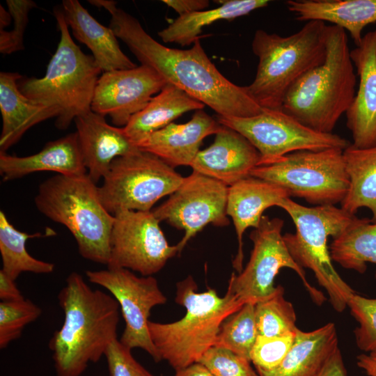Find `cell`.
Instances as JSON below:
<instances>
[{"mask_svg":"<svg viewBox=\"0 0 376 376\" xmlns=\"http://www.w3.org/2000/svg\"><path fill=\"white\" fill-rule=\"evenodd\" d=\"M194 278L176 284L175 301L186 308L185 315L171 323L149 321L150 338L162 360L175 370L198 362L214 346L224 321L244 304L228 289L221 297L212 288L197 292Z\"/></svg>","mask_w":376,"mask_h":376,"instance_id":"277c9868","label":"cell"},{"mask_svg":"<svg viewBox=\"0 0 376 376\" xmlns=\"http://www.w3.org/2000/svg\"><path fill=\"white\" fill-rule=\"evenodd\" d=\"M318 376H347L339 347L329 358Z\"/></svg>","mask_w":376,"mask_h":376,"instance_id":"b9f144b4","label":"cell"},{"mask_svg":"<svg viewBox=\"0 0 376 376\" xmlns=\"http://www.w3.org/2000/svg\"><path fill=\"white\" fill-rule=\"evenodd\" d=\"M51 230L43 235L36 233L27 234L16 229L7 219L5 213L0 211V253L2 260L1 270L13 280L23 272L46 274L52 273L54 263L35 258L26 250V241L31 238L52 236Z\"/></svg>","mask_w":376,"mask_h":376,"instance_id":"4dcf8cb0","label":"cell"},{"mask_svg":"<svg viewBox=\"0 0 376 376\" xmlns=\"http://www.w3.org/2000/svg\"><path fill=\"white\" fill-rule=\"evenodd\" d=\"M222 125L203 109L196 110L186 123H171L136 144L139 150L152 153L173 168L190 166L203 140L216 134Z\"/></svg>","mask_w":376,"mask_h":376,"instance_id":"44dd1931","label":"cell"},{"mask_svg":"<svg viewBox=\"0 0 376 376\" xmlns=\"http://www.w3.org/2000/svg\"><path fill=\"white\" fill-rule=\"evenodd\" d=\"M15 281L0 270V299L1 301H12L24 299Z\"/></svg>","mask_w":376,"mask_h":376,"instance_id":"60d3db41","label":"cell"},{"mask_svg":"<svg viewBox=\"0 0 376 376\" xmlns=\"http://www.w3.org/2000/svg\"><path fill=\"white\" fill-rule=\"evenodd\" d=\"M350 57L359 78L354 100L346 111L352 145L359 148L376 146V29L363 36Z\"/></svg>","mask_w":376,"mask_h":376,"instance_id":"e0dca14e","label":"cell"},{"mask_svg":"<svg viewBox=\"0 0 376 376\" xmlns=\"http://www.w3.org/2000/svg\"><path fill=\"white\" fill-rule=\"evenodd\" d=\"M283 225L280 218L263 216L249 236L253 244L250 259L237 276L232 273L228 289L243 303L256 304L273 295L275 277L281 269L287 267L299 275L312 300L321 305L326 298L308 282L304 269L289 253L282 235Z\"/></svg>","mask_w":376,"mask_h":376,"instance_id":"8fae6325","label":"cell"},{"mask_svg":"<svg viewBox=\"0 0 376 376\" xmlns=\"http://www.w3.org/2000/svg\"><path fill=\"white\" fill-rule=\"evenodd\" d=\"M295 334L296 332L276 337L258 336L250 354V361L256 371H269L278 366L292 346Z\"/></svg>","mask_w":376,"mask_h":376,"instance_id":"8d00e7d4","label":"cell"},{"mask_svg":"<svg viewBox=\"0 0 376 376\" xmlns=\"http://www.w3.org/2000/svg\"><path fill=\"white\" fill-rule=\"evenodd\" d=\"M357 366L368 376H376V352L361 354L357 357Z\"/></svg>","mask_w":376,"mask_h":376,"instance_id":"7bdbcfd3","label":"cell"},{"mask_svg":"<svg viewBox=\"0 0 376 376\" xmlns=\"http://www.w3.org/2000/svg\"><path fill=\"white\" fill-rule=\"evenodd\" d=\"M205 106L182 90L167 83L148 105L134 114L123 128L127 136L136 145L152 133L173 123L183 113L203 109Z\"/></svg>","mask_w":376,"mask_h":376,"instance_id":"4316f807","label":"cell"},{"mask_svg":"<svg viewBox=\"0 0 376 376\" xmlns=\"http://www.w3.org/2000/svg\"><path fill=\"white\" fill-rule=\"evenodd\" d=\"M166 84L155 70L146 65L104 72L97 81L91 111L109 116L115 126L124 127Z\"/></svg>","mask_w":376,"mask_h":376,"instance_id":"2e32d148","label":"cell"},{"mask_svg":"<svg viewBox=\"0 0 376 376\" xmlns=\"http://www.w3.org/2000/svg\"><path fill=\"white\" fill-rule=\"evenodd\" d=\"M260 161V153L243 135L222 125L213 143L198 152L190 166L230 187L250 176Z\"/></svg>","mask_w":376,"mask_h":376,"instance_id":"ac0fdd59","label":"cell"},{"mask_svg":"<svg viewBox=\"0 0 376 376\" xmlns=\"http://www.w3.org/2000/svg\"><path fill=\"white\" fill-rule=\"evenodd\" d=\"M343 153L350 187L340 207L352 214L366 207L376 223V146L359 148L351 143Z\"/></svg>","mask_w":376,"mask_h":376,"instance_id":"83f0119b","label":"cell"},{"mask_svg":"<svg viewBox=\"0 0 376 376\" xmlns=\"http://www.w3.org/2000/svg\"><path fill=\"white\" fill-rule=\"evenodd\" d=\"M285 5L297 20L329 22L348 31L356 46L363 29L376 22V0H288Z\"/></svg>","mask_w":376,"mask_h":376,"instance_id":"d4e9b609","label":"cell"},{"mask_svg":"<svg viewBox=\"0 0 376 376\" xmlns=\"http://www.w3.org/2000/svg\"><path fill=\"white\" fill-rule=\"evenodd\" d=\"M74 121L87 174L95 184L104 178L115 159L139 150L123 127L109 125L104 116L91 110Z\"/></svg>","mask_w":376,"mask_h":376,"instance_id":"d6986e66","label":"cell"},{"mask_svg":"<svg viewBox=\"0 0 376 376\" xmlns=\"http://www.w3.org/2000/svg\"><path fill=\"white\" fill-rule=\"evenodd\" d=\"M258 336H283L295 333L296 313L292 304L284 297V288L276 287L272 296L255 304Z\"/></svg>","mask_w":376,"mask_h":376,"instance_id":"1f68e13d","label":"cell"},{"mask_svg":"<svg viewBox=\"0 0 376 376\" xmlns=\"http://www.w3.org/2000/svg\"><path fill=\"white\" fill-rule=\"evenodd\" d=\"M111 15L109 27L142 65L155 70L166 81L207 105L218 116L246 118L263 109L249 96L245 86L226 78L210 61L200 40L192 47H166L152 38L139 20L111 0H90Z\"/></svg>","mask_w":376,"mask_h":376,"instance_id":"6da1fadb","label":"cell"},{"mask_svg":"<svg viewBox=\"0 0 376 376\" xmlns=\"http://www.w3.org/2000/svg\"><path fill=\"white\" fill-rule=\"evenodd\" d=\"M6 4L14 21V27L11 31L0 30V52L10 54L24 49L23 37L29 21V13L37 5L31 0H7Z\"/></svg>","mask_w":376,"mask_h":376,"instance_id":"74e56055","label":"cell"},{"mask_svg":"<svg viewBox=\"0 0 376 376\" xmlns=\"http://www.w3.org/2000/svg\"><path fill=\"white\" fill-rule=\"evenodd\" d=\"M86 275L91 283L106 289L118 301L125 321L120 342L131 350L141 348L155 362L161 361L148 331L151 309L167 301L157 281L152 276H137L125 268L88 270Z\"/></svg>","mask_w":376,"mask_h":376,"instance_id":"4fadbf2b","label":"cell"},{"mask_svg":"<svg viewBox=\"0 0 376 376\" xmlns=\"http://www.w3.org/2000/svg\"><path fill=\"white\" fill-rule=\"evenodd\" d=\"M61 8L72 34L89 48L102 72L137 66L121 50L112 29L98 22L79 1L63 0Z\"/></svg>","mask_w":376,"mask_h":376,"instance_id":"603a6c76","label":"cell"},{"mask_svg":"<svg viewBox=\"0 0 376 376\" xmlns=\"http://www.w3.org/2000/svg\"><path fill=\"white\" fill-rule=\"evenodd\" d=\"M279 207L290 215L296 228L295 233L283 235L291 256L301 267L313 271L319 285L327 291L332 307L343 312L355 292L335 269L327 242L329 237L339 236L355 214L335 205L306 207L290 198L285 199Z\"/></svg>","mask_w":376,"mask_h":376,"instance_id":"ba28073f","label":"cell"},{"mask_svg":"<svg viewBox=\"0 0 376 376\" xmlns=\"http://www.w3.org/2000/svg\"><path fill=\"white\" fill-rule=\"evenodd\" d=\"M257 336L255 304L245 303L224 321L214 345L226 348L250 360Z\"/></svg>","mask_w":376,"mask_h":376,"instance_id":"d6a6232c","label":"cell"},{"mask_svg":"<svg viewBox=\"0 0 376 376\" xmlns=\"http://www.w3.org/2000/svg\"><path fill=\"white\" fill-rule=\"evenodd\" d=\"M290 198L284 188L267 180L249 176L228 187L226 214L235 226L237 238V253L233 266L238 273L243 269V235L250 227H258L263 212L278 206Z\"/></svg>","mask_w":376,"mask_h":376,"instance_id":"ffe728a7","label":"cell"},{"mask_svg":"<svg viewBox=\"0 0 376 376\" xmlns=\"http://www.w3.org/2000/svg\"><path fill=\"white\" fill-rule=\"evenodd\" d=\"M198 362L214 376H259L249 359L219 346L209 348Z\"/></svg>","mask_w":376,"mask_h":376,"instance_id":"d590c367","label":"cell"},{"mask_svg":"<svg viewBox=\"0 0 376 376\" xmlns=\"http://www.w3.org/2000/svg\"><path fill=\"white\" fill-rule=\"evenodd\" d=\"M109 376H154L132 356L131 350L115 340L104 355Z\"/></svg>","mask_w":376,"mask_h":376,"instance_id":"f35d334b","label":"cell"},{"mask_svg":"<svg viewBox=\"0 0 376 376\" xmlns=\"http://www.w3.org/2000/svg\"><path fill=\"white\" fill-rule=\"evenodd\" d=\"M332 260L341 267L363 274L368 263L376 265V223L355 217L329 247ZM375 276L376 278V272Z\"/></svg>","mask_w":376,"mask_h":376,"instance_id":"f546056e","label":"cell"},{"mask_svg":"<svg viewBox=\"0 0 376 376\" xmlns=\"http://www.w3.org/2000/svg\"><path fill=\"white\" fill-rule=\"evenodd\" d=\"M42 309L25 298L0 302V348L4 349L21 337L24 328L36 320Z\"/></svg>","mask_w":376,"mask_h":376,"instance_id":"836d02e7","label":"cell"},{"mask_svg":"<svg viewBox=\"0 0 376 376\" xmlns=\"http://www.w3.org/2000/svg\"><path fill=\"white\" fill-rule=\"evenodd\" d=\"M217 8L178 16L166 28L158 32L164 42L182 46L194 44L203 28L217 21L233 19L267 6L268 0H228L220 1Z\"/></svg>","mask_w":376,"mask_h":376,"instance_id":"f1b7e54d","label":"cell"},{"mask_svg":"<svg viewBox=\"0 0 376 376\" xmlns=\"http://www.w3.org/2000/svg\"><path fill=\"white\" fill-rule=\"evenodd\" d=\"M38 171H54L67 175L87 173L76 132L47 143L40 152L29 156L17 157L0 152V174L3 181Z\"/></svg>","mask_w":376,"mask_h":376,"instance_id":"7402d4cb","label":"cell"},{"mask_svg":"<svg viewBox=\"0 0 376 376\" xmlns=\"http://www.w3.org/2000/svg\"><path fill=\"white\" fill-rule=\"evenodd\" d=\"M174 376H214L202 363L196 362L185 368L175 370Z\"/></svg>","mask_w":376,"mask_h":376,"instance_id":"ee69618b","label":"cell"},{"mask_svg":"<svg viewBox=\"0 0 376 376\" xmlns=\"http://www.w3.org/2000/svg\"><path fill=\"white\" fill-rule=\"evenodd\" d=\"M113 216L107 267L125 268L148 276L179 255L177 244H169L152 211L123 210Z\"/></svg>","mask_w":376,"mask_h":376,"instance_id":"5bb4252c","label":"cell"},{"mask_svg":"<svg viewBox=\"0 0 376 376\" xmlns=\"http://www.w3.org/2000/svg\"><path fill=\"white\" fill-rule=\"evenodd\" d=\"M326 48L324 61L291 86L281 110L316 132L331 134L354 100L357 76L344 29L327 25Z\"/></svg>","mask_w":376,"mask_h":376,"instance_id":"3957f363","label":"cell"},{"mask_svg":"<svg viewBox=\"0 0 376 376\" xmlns=\"http://www.w3.org/2000/svg\"><path fill=\"white\" fill-rule=\"evenodd\" d=\"M338 347L333 322L311 331L297 329L294 343L281 363L271 370L257 373L259 376H318Z\"/></svg>","mask_w":376,"mask_h":376,"instance_id":"484cf974","label":"cell"},{"mask_svg":"<svg viewBox=\"0 0 376 376\" xmlns=\"http://www.w3.org/2000/svg\"><path fill=\"white\" fill-rule=\"evenodd\" d=\"M327 27L325 22L313 20L287 36L256 31L251 47L258 64L253 81L245 88L262 109H281L291 86L324 61Z\"/></svg>","mask_w":376,"mask_h":376,"instance_id":"5b68a950","label":"cell"},{"mask_svg":"<svg viewBox=\"0 0 376 376\" xmlns=\"http://www.w3.org/2000/svg\"><path fill=\"white\" fill-rule=\"evenodd\" d=\"M347 306L359 326L354 334L357 347L370 353L376 352V299L366 298L354 293Z\"/></svg>","mask_w":376,"mask_h":376,"instance_id":"e575fe53","label":"cell"},{"mask_svg":"<svg viewBox=\"0 0 376 376\" xmlns=\"http://www.w3.org/2000/svg\"><path fill=\"white\" fill-rule=\"evenodd\" d=\"M183 179L159 157L139 150L115 159L98 191L111 214L123 210L147 212L174 192Z\"/></svg>","mask_w":376,"mask_h":376,"instance_id":"30bf717a","label":"cell"},{"mask_svg":"<svg viewBox=\"0 0 376 376\" xmlns=\"http://www.w3.org/2000/svg\"><path fill=\"white\" fill-rule=\"evenodd\" d=\"M11 15L9 12L6 11L1 5L0 6V30L4 29V27L8 26L11 20Z\"/></svg>","mask_w":376,"mask_h":376,"instance_id":"f6af8a7d","label":"cell"},{"mask_svg":"<svg viewBox=\"0 0 376 376\" xmlns=\"http://www.w3.org/2000/svg\"><path fill=\"white\" fill-rule=\"evenodd\" d=\"M217 121L243 135L258 151L259 166L268 165L300 150H344L351 143L342 136L316 132L281 109H263L256 116L238 118L217 115Z\"/></svg>","mask_w":376,"mask_h":376,"instance_id":"7c38bea8","label":"cell"},{"mask_svg":"<svg viewBox=\"0 0 376 376\" xmlns=\"http://www.w3.org/2000/svg\"><path fill=\"white\" fill-rule=\"evenodd\" d=\"M162 2L177 12L179 16L204 10L210 4L207 0H163Z\"/></svg>","mask_w":376,"mask_h":376,"instance_id":"ab89813d","label":"cell"},{"mask_svg":"<svg viewBox=\"0 0 376 376\" xmlns=\"http://www.w3.org/2000/svg\"><path fill=\"white\" fill-rule=\"evenodd\" d=\"M343 152L334 148L296 151L275 163L256 167L250 175L315 206L335 205L343 201L350 187Z\"/></svg>","mask_w":376,"mask_h":376,"instance_id":"9c48e42d","label":"cell"},{"mask_svg":"<svg viewBox=\"0 0 376 376\" xmlns=\"http://www.w3.org/2000/svg\"><path fill=\"white\" fill-rule=\"evenodd\" d=\"M22 78L17 72H0V152H6L35 125L57 117L54 109L29 99L21 92L18 81Z\"/></svg>","mask_w":376,"mask_h":376,"instance_id":"cb8c5ba5","label":"cell"},{"mask_svg":"<svg viewBox=\"0 0 376 376\" xmlns=\"http://www.w3.org/2000/svg\"><path fill=\"white\" fill-rule=\"evenodd\" d=\"M58 301L64 320L48 344L56 373L81 376L118 339L120 307L111 295L92 289L76 272L67 277Z\"/></svg>","mask_w":376,"mask_h":376,"instance_id":"7a4b0ae2","label":"cell"},{"mask_svg":"<svg viewBox=\"0 0 376 376\" xmlns=\"http://www.w3.org/2000/svg\"><path fill=\"white\" fill-rule=\"evenodd\" d=\"M61 33L56 50L42 78H22L21 92L29 99L54 109L55 125L65 130L80 115L91 110L95 89L102 70L91 55L72 40L61 6L54 8Z\"/></svg>","mask_w":376,"mask_h":376,"instance_id":"52a82bcc","label":"cell"},{"mask_svg":"<svg viewBox=\"0 0 376 376\" xmlns=\"http://www.w3.org/2000/svg\"><path fill=\"white\" fill-rule=\"evenodd\" d=\"M228 186L194 171L184 177L179 187L161 205L152 210L160 221L185 231L177 244L179 254L189 240L207 224L226 226Z\"/></svg>","mask_w":376,"mask_h":376,"instance_id":"9a60e30c","label":"cell"},{"mask_svg":"<svg viewBox=\"0 0 376 376\" xmlns=\"http://www.w3.org/2000/svg\"><path fill=\"white\" fill-rule=\"evenodd\" d=\"M34 200L40 212L72 233L81 256L107 265L114 216L103 206L98 187L87 173L49 178Z\"/></svg>","mask_w":376,"mask_h":376,"instance_id":"8992f818","label":"cell"}]
</instances>
